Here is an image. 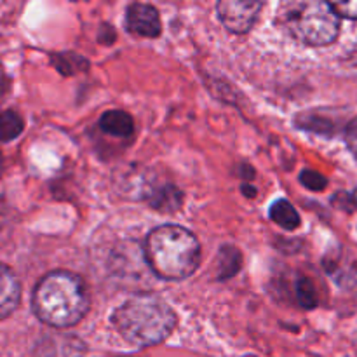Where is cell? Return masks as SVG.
Here are the masks:
<instances>
[{
  "label": "cell",
  "instance_id": "6da1fadb",
  "mask_svg": "<svg viewBox=\"0 0 357 357\" xmlns=\"http://www.w3.org/2000/svg\"><path fill=\"white\" fill-rule=\"evenodd\" d=\"M33 312L52 328L75 326L89 310V293L80 275L54 271L40 279L31 298Z\"/></svg>",
  "mask_w": 357,
  "mask_h": 357
},
{
  "label": "cell",
  "instance_id": "7a4b0ae2",
  "mask_svg": "<svg viewBox=\"0 0 357 357\" xmlns=\"http://www.w3.org/2000/svg\"><path fill=\"white\" fill-rule=\"evenodd\" d=\"M174 310L155 295H135L114 314L112 324L124 340L138 347L162 344L176 328Z\"/></svg>",
  "mask_w": 357,
  "mask_h": 357
},
{
  "label": "cell",
  "instance_id": "3957f363",
  "mask_svg": "<svg viewBox=\"0 0 357 357\" xmlns=\"http://www.w3.org/2000/svg\"><path fill=\"white\" fill-rule=\"evenodd\" d=\"M145 257L157 278L181 281L199 268L201 244L185 227L160 225L146 237Z\"/></svg>",
  "mask_w": 357,
  "mask_h": 357
},
{
  "label": "cell",
  "instance_id": "277c9868",
  "mask_svg": "<svg viewBox=\"0 0 357 357\" xmlns=\"http://www.w3.org/2000/svg\"><path fill=\"white\" fill-rule=\"evenodd\" d=\"M278 20L295 40L307 45H330L340 33V17L331 3L321 0L281 3Z\"/></svg>",
  "mask_w": 357,
  "mask_h": 357
},
{
  "label": "cell",
  "instance_id": "5b68a950",
  "mask_svg": "<svg viewBox=\"0 0 357 357\" xmlns=\"http://www.w3.org/2000/svg\"><path fill=\"white\" fill-rule=\"evenodd\" d=\"M264 3L253 0H222L218 2L220 21L232 33H246L255 26Z\"/></svg>",
  "mask_w": 357,
  "mask_h": 357
},
{
  "label": "cell",
  "instance_id": "8992f818",
  "mask_svg": "<svg viewBox=\"0 0 357 357\" xmlns=\"http://www.w3.org/2000/svg\"><path fill=\"white\" fill-rule=\"evenodd\" d=\"M126 26L132 35L146 38L159 37L162 31L159 10L150 3H131L126 13Z\"/></svg>",
  "mask_w": 357,
  "mask_h": 357
},
{
  "label": "cell",
  "instance_id": "52a82bcc",
  "mask_svg": "<svg viewBox=\"0 0 357 357\" xmlns=\"http://www.w3.org/2000/svg\"><path fill=\"white\" fill-rule=\"evenodd\" d=\"M21 298V284L16 274L7 265L0 264V319H6L16 310Z\"/></svg>",
  "mask_w": 357,
  "mask_h": 357
},
{
  "label": "cell",
  "instance_id": "ba28073f",
  "mask_svg": "<svg viewBox=\"0 0 357 357\" xmlns=\"http://www.w3.org/2000/svg\"><path fill=\"white\" fill-rule=\"evenodd\" d=\"M101 131L115 138H129L135 135V121L124 110H108L100 117Z\"/></svg>",
  "mask_w": 357,
  "mask_h": 357
},
{
  "label": "cell",
  "instance_id": "9c48e42d",
  "mask_svg": "<svg viewBox=\"0 0 357 357\" xmlns=\"http://www.w3.org/2000/svg\"><path fill=\"white\" fill-rule=\"evenodd\" d=\"M271 218L272 222L278 223L279 227L286 230H295L300 227V215L295 209V206L286 199H279L271 206Z\"/></svg>",
  "mask_w": 357,
  "mask_h": 357
},
{
  "label": "cell",
  "instance_id": "30bf717a",
  "mask_svg": "<svg viewBox=\"0 0 357 357\" xmlns=\"http://www.w3.org/2000/svg\"><path fill=\"white\" fill-rule=\"evenodd\" d=\"M243 257L241 251L234 246H223L218 253V279L227 281L239 272Z\"/></svg>",
  "mask_w": 357,
  "mask_h": 357
},
{
  "label": "cell",
  "instance_id": "8fae6325",
  "mask_svg": "<svg viewBox=\"0 0 357 357\" xmlns=\"http://www.w3.org/2000/svg\"><path fill=\"white\" fill-rule=\"evenodd\" d=\"M181 199L183 197L178 188H174L173 185H166L152 192L150 206H153L157 211H176L181 206Z\"/></svg>",
  "mask_w": 357,
  "mask_h": 357
},
{
  "label": "cell",
  "instance_id": "7c38bea8",
  "mask_svg": "<svg viewBox=\"0 0 357 357\" xmlns=\"http://www.w3.org/2000/svg\"><path fill=\"white\" fill-rule=\"evenodd\" d=\"M52 65L58 68L63 75H75V73L86 72L89 68V61L77 52H59L52 54Z\"/></svg>",
  "mask_w": 357,
  "mask_h": 357
},
{
  "label": "cell",
  "instance_id": "4fadbf2b",
  "mask_svg": "<svg viewBox=\"0 0 357 357\" xmlns=\"http://www.w3.org/2000/svg\"><path fill=\"white\" fill-rule=\"evenodd\" d=\"M23 119L14 110L0 112V143H9L23 132Z\"/></svg>",
  "mask_w": 357,
  "mask_h": 357
},
{
  "label": "cell",
  "instance_id": "5bb4252c",
  "mask_svg": "<svg viewBox=\"0 0 357 357\" xmlns=\"http://www.w3.org/2000/svg\"><path fill=\"white\" fill-rule=\"evenodd\" d=\"M296 300H298L300 305L303 309H314L317 307V291L316 286L310 279L302 278L298 282H296Z\"/></svg>",
  "mask_w": 357,
  "mask_h": 357
},
{
  "label": "cell",
  "instance_id": "9a60e30c",
  "mask_svg": "<svg viewBox=\"0 0 357 357\" xmlns=\"http://www.w3.org/2000/svg\"><path fill=\"white\" fill-rule=\"evenodd\" d=\"M300 181H302L303 187L309 188V190L312 192H321L328 187L326 178H324L323 174L317 173V171H312V169L302 171V173H300Z\"/></svg>",
  "mask_w": 357,
  "mask_h": 357
},
{
  "label": "cell",
  "instance_id": "2e32d148",
  "mask_svg": "<svg viewBox=\"0 0 357 357\" xmlns=\"http://www.w3.org/2000/svg\"><path fill=\"white\" fill-rule=\"evenodd\" d=\"M335 13L338 17H347V20H357V0H351V2H335L331 3Z\"/></svg>",
  "mask_w": 357,
  "mask_h": 357
},
{
  "label": "cell",
  "instance_id": "e0dca14e",
  "mask_svg": "<svg viewBox=\"0 0 357 357\" xmlns=\"http://www.w3.org/2000/svg\"><path fill=\"white\" fill-rule=\"evenodd\" d=\"M345 142H347V146L352 152V155L357 159V117L352 122H349L347 131H345Z\"/></svg>",
  "mask_w": 357,
  "mask_h": 357
},
{
  "label": "cell",
  "instance_id": "ac0fdd59",
  "mask_svg": "<svg viewBox=\"0 0 357 357\" xmlns=\"http://www.w3.org/2000/svg\"><path fill=\"white\" fill-rule=\"evenodd\" d=\"M10 229H13V220H10L9 213L6 209H0V246L6 243V239L9 237Z\"/></svg>",
  "mask_w": 357,
  "mask_h": 357
},
{
  "label": "cell",
  "instance_id": "d6986e66",
  "mask_svg": "<svg viewBox=\"0 0 357 357\" xmlns=\"http://www.w3.org/2000/svg\"><path fill=\"white\" fill-rule=\"evenodd\" d=\"M7 91H9V80H7L6 77L0 75V100H2V98L6 96Z\"/></svg>",
  "mask_w": 357,
  "mask_h": 357
},
{
  "label": "cell",
  "instance_id": "ffe728a7",
  "mask_svg": "<svg viewBox=\"0 0 357 357\" xmlns=\"http://www.w3.org/2000/svg\"><path fill=\"white\" fill-rule=\"evenodd\" d=\"M243 192H244V194H246V197H255V195H257V188L248 187V185H244Z\"/></svg>",
  "mask_w": 357,
  "mask_h": 357
}]
</instances>
